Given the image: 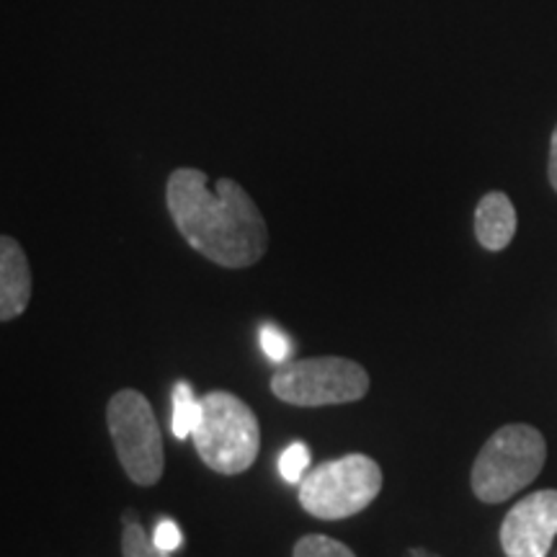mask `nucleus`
<instances>
[{
  "instance_id": "obj_14",
  "label": "nucleus",
  "mask_w": 557,
  "mask_h": 557,
  "mask_svg": "<svg viewBox=\"0 0 557 557\" xmlns=\"http://www.w3.org/2000/svg\"><path fill=\"white\" fill-rule=\"evenodd\" d=\"M259 336H261L263 354H267L271 361H276V364H287V359L292 354V341L284 336L276 325H263Z\"/></svg>"
},
{
  "instance_id": "obj_9",
  "label": "nucleus",
  "mask_w": 557,
  "mask_h": 557,
  "mask_svg": "<svg viewBox=\"0 0 557 557\" xmlns=\"http://www.w3.org/2000/svg\"><path fill=\"white\" fill-rule=\"evenodd\" d=\"M478 243L491 253L508 248L517 235V209L504 191H491L480 199L475 209Z\"/></svg>"
},
{
  "instance_id": "obj_3",
  "label": "nucleus",
  "mask_w": 557,
  "mask_h": 557,
  "mask_svg": "<svg viewBox=\"0 0 557 557\" xmlns=\"http://www.w3.org/2000/svg\"><path fill=\"white\" fill-rule=\"evenodd\" d=\"M191 438L209 470L240 475L259 457V418L238 395L214 389L201 398V416Z\"/></svg>"
},
{
  "instance_id": "obj_11",
  "label": "nucleus",
  "mask_w": 557,
  "mask_h": 557,
  "mask_svg": "<svg viewBox=\"0 0 557 557\" xmlns=\"http://www.w3.org/2000/svg\"><path fill=\"white\" fill-rule=\"evenodd\" d=\"M122 557H171V553L160 549L152 537H148L139 521H124L122 532Z\"/></svg>"
},
{
  "instance_id": "obj_8",
  "label": "nucleus",
  "mask_w": 557,
  "mask_h": 557,
  "mask_svg": "<svg viewBox=\"0 0 557 557\" xmlns=\"http://www.w3.org/2000/svg\"><path fill=\"white\" fill-rule=\"evenodd\" d=\"M32 299V269L24 248L11 235L0 238V320L18 318Z\"/></svg>"
},
{
  "instance_id": "obj_1",
  "label": "nucleus",
  "mask_w": 557,
  "mask_h": 557,
  "mask_svg": "<svg viewBox=\"0 0 557 557\" xmlns=\"http://www.w3.org/2000/svg\"><path fill=\"white\" fill-rule=\"evenodd\" d=\"M165 199L178 233L207 261L246 269L267 253L269 227L238 181L220 178L209 186L205 171L176 169Z\"/></svg>"
},
{
  "instance_id": "obj_7",
  "label": "nucleus",
  "mask_w": 557,
  "mask_h": 557,
  "mask_svg": "<svg viewBox=\"0 0 557 557\" xmlns=\"http://www.w3.org/2000/svg\"><path fill=\"white\" fill-rule=\"evenodd\" d=\"M557 537V491H537L521 498L500 524L506 557H547Z\"/></svg>"
},
{
  "instance_id": "obj_16",
  "label": "nucleus",
  "mask_w": 557,
  "mask_h": 557,
  "mask_svg": "<svg viewBox=\"0 0 557 557\" xmlns=\"http://www.w3.org/2000/svg\"><path fill=\"white\" fill-rule=\"evenodd\" d=\"M547 173H549V184H553V189L557 191V127L553 132V143H549V165H547Z\"/></svg>"
},
{
  "instance_id": "obj_15",
  "label": "nucleus",
  "mask_w": 557,
  "mask_h": 557,
  "mask_svg": "<svg viewBox=\"0 0 557 557\" xmlns=\"http://www.w3.org/2000/svg\"><path fill=\"white\" fill-rule=\"evenodd\" d=\"M152 542H156L160 549H165V553H176V549L184 545V537H181V529L176 521L163 519L156 527V532H152Z\"/></svg>"
},
{
  "instance_id": "obj_10",
  "label": "nucleus",
  "mask_w": 557,
  "mask_h": 557,
  "mask_svg": "<svg viewBox=\"0 0 557 557\" xmlns=\"http://www.w3.org/2000/svg\"><path fill=\"white\" fill-rule=\"evenodd\" d=\"M201 416V400L194 398V389L189 382H176L173 387V418H171V431L178 442L194 436Z\"/></svg>"
},
{
  "instance_id": "obj_13",
  "label": "nucleus",
  "mask_w": 557,
  "mask_h": 557,
  "mask_svg": "<svg viewBox=\"0 0 557 557\" xmlns=\"http://www.w3.org/2000/svg\"><path fill=\"white\" fill-rule=\"evenodd\" d=\"M308 470H310L308 444L302 442L289 444V447L282 451V457H278V472H282V478L287 480V483H302V478L308 475Z\"/></svg>"
},
{
  "instance_id": "obj_4",
  "label": "nucleus",
  "mask_w": 557,
  "mask_h": 557,
  "mask_svg": "<svg viewBox=\"0 0 557 557\" xmlns=\"http://www.w3.org/2000/svg\"><path fill=\"white\" fill-rule=\"evenodd\" d=\"M380 491V465L367 455H346L323 462L302 478L299 506L315 519L338 521L364 511Z\"/></svg>"
},
{
  "instance_id": "obj_2",
  "label": "nucleus",
  "mask_w": 557,
  "mask_h": 557,
  "mask_svg": "<svg viewBox=\"0 0 557 557\" xmlns=\"http://www.w3.org/2000/svg\"><path fill=\"white\" fill-rule=\"evenodd\" d=\"M547 442L529 423H508L480 449L472 465V493L483 504H504L537 480L545 468Z\"/></svg>"
},
{
  "instance_id": "obj_6",
  "label": "nucleus",
  "mask_w": 557,
  "mask_h": 557,
  "mask_svg": "<svg viewBox=\"0 0 557 557\" xmlns=\"http://www.w3.org/2000/svg\"><path fill=\"white\" fill-rule=\"evenodd\" d=\"M271 393L299 408L344 406L369 393V374L357 361L344 357L287 361L271 377Z\"/></svg>"
},
{
  "instance_id": "obj_5",
  "label": "nucleus",
  "mask_w": 557,
  "mask_h": 557,
  "mask_svg": "<svg viewBox=\"0 0 557 557\" xmlns=\"http://www.w3.org/2000/svg\"><path fill=\"white\" fill-rule=\"evenodd\" d=\"M107 423L116 457L135 485L150 487L163 478V436L150 400L137 389H120L107 406Z\"/></svg>"
},
{
  "instance_id": "obj_12",
  "label": "nucleus",
  "mask_w": 557,
  "mask_h": 557,
  "mask_svg": "<svg viewBox=\"0 0 557 557\" xmlns=\"http://www.w3.org/2000/svg\"><path fill=\"white\" fill-rule=\"evenodd\" d=\"M292 557H357L354 549H348L344 542H336L325 534H308L295 545Z\"/></svg>"
}]
</instances>
